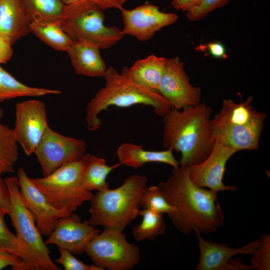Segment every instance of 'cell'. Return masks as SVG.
Returning a JSON list of instances; mask_svg holds the SVG:
<instances>
[{
    "instance_id": "obj_1",
    "label": "cell",
    "mask_w": 270,
    "mask_h": 270,
    "mask_svg": "<svg viewBox=\"0 0 270 270\" xmlns=\"http://www.w3.org/2000/svg\"><path fill=\"white\" fill-rule=\"evenodd\" d=\"M188 168H173L168 180L158 186L174 211L168 217L175 228L184 235L192 230L215 232L222 224L224 215L217 193L196 186L190 180Z\"/></svg>"
},
{
    "instance_id": "obj_2",
    "label": "cell",
    "mask_w": 270,
    "mask_h": 270,
    "mask_svg": "<svg viewBox=\"0 0 270 270\" xmlns=\"http://www.w3.org/2000/svg\"><path fill=\"white\" fill-rule=\"evenodd\" d=\"M213 112L204 102L181 110L170 109L164 116V146L181 153L180 166L189 168L204 160L214 143L210 125Z\"/></svg>"
},
{
    "instance_id": "obj_3",
    "label": "cell",
    "mask_w": 270,
    "mask_h": 270,
    "mask_svg": "<svg viewBox=\"0 0 270 270\" xmlns=\"http://www.w3.org/2000/svg\"><path fill=\"white\" fill-rule=\"evenodd\" d=\"M128 67L124 66L119 72L113 66L107 68L104 76V87L90 100L86 108V121L91 131L98 130L102 124L98 115L110 106L128 108L144 104L153 108L154 112L164 116L174 108L157 90L143 87L130 76Z\"/></svg>"
},
{
    "instance_id": "obj_4",
    "label": "cell",
    "mask_w": 270,
    "mask_h": 270,
    "mask_svg": "<svg viewBox=\"0 0 270 270\" xmlns=\"http://www.w3.org/2000/svg\"><path fill=\"white\" fill-rule=\"evenodd\" d=\"M254 98L242 102L224 100L218 113L210 120L213 137L236 152L256 150L259 146L266 114L256 110Z\"/></svg>"
},
{
    "instance_id": "obj_5",
    "label": "cell",
    "mask_w": 270,
    "mask_h": 270,
    "mask_svg": "<svg viewBox=\"0 0 270 270\" xmlns=\"http://www.w3.org/2000/svg\"><path fill=\"white\" fill-rule=\"evenodd\" d=\"M147 182L146 176L134 174L116 188L98 191L90 200L88 223L123 231L138 215L140 198Z\"/></svg>"
},
{
    "instance_id": "obj_6",
    "label": "cell",
    "mask_w": 270,
    "mask_h": 270,
    "mask_svg": "<svg viewBox=\"0 0 270 270\" xmlns=\"http://www.w3.org/2000/svg\"><path fill=\"white\" fill-rule=\"evenodd\" d=\"M104 10L90 0H80L66 5L58 24L72 40L108 49L124 34L120 28L104 24Z\"/></svg>"
},
{
    "instance_id": "obj_7",
    "label": "cell",
    "mask_w": 270,
    "mask_h": 270,
    "mask_svg": "<svg viewBox=\"0 0 270 270\" xmlns=\"http://www.w3.org/2000/svg\"><path fill=\"white\" fill-rule=\"evenodd\" d=\"M4 181L10 196L9 216L26 254L24 270H60L50 258V251L36 228L34 217L20 197L18 176L8 177Z\"/></svg>"
},
{
    "instance_id": "obj_8",
    "label": "cell",
    "mask_w": 270,
    "mask_h": 270,
    "mask_svg": "<svg viewBox=\"0 0 270 270\" xmlns=\"http://www.w3.org/2000/svg\"><path fill=\"white\" fill-rule=\"evenodd\" d=\"M84 155L81 159L68 162L47 176L31 178L48 202L55 208L71 214L84 202L92 200V193L84 190L82 186Z\"/></svg>"
},
{
    "instance_id": "obj_9",
    "label": "cell",
    "mask_w": 270,
    "mask_h": 270,
    "mask_svg": "<svg viewBox=\"0 0 270 270\" xmlns=\"http://www.w3.org/2000/svg\"><path fill=\"white\" fill-rule=\"evenodd\" d=\"M122 232L104 228L90 241L84 252L94 265L104 270H129L138 264L140 248L128 242Z\"/></svg>"
},
{
    "instance_id": "obj_10",
    "label": "cell",
    "mask_w": 270,
    "mask_h": 270,
    "mask_svg": "<svg viewBox=\"0 0 270 270\" xmlns=\"http://www.w3.org/2000/svg\"><path fill=\"white\" fill-rule=\"evenodd\" d=\"M86 148L84 141L64 136L48 126L34 154L45 176L68 162L81 159Z\"/></svg>"
},
{
    "instance_id": "obj_11",
    "label": "cell",
    "mask_w": 270,
    "mask_h": 270,
    "mask_svg": "<svg viewBox=\"0 0 270 270\" xmlns=\"http://www.w3.org/2000/svg\"><path fill=\"white\" fill-rule=\"evenodd\" d=\"M48 126L46 108L42 102L31 100L16 103L14 133L28 156L34 153Z\"/></svg>"
},
{
    "instance_id": "obj_12",
    "label": "cell",
    "mask_w": 270,
    "mask_h": 270,
    "mask_svg": "<svg viewBox=\"0 0 270 270\" xmlns=\"http://www.w3.org/2000/svg\"><path fill=\"white\" fill-rule=\"evenodd\" d=\"M158 91L177 110L198 105L201 100V88L190 83L184 63L178 56L167 58Z\"/></svg>"
},
{
    "instance_id": "obj_13",
    "label": "cell",
    "mask_w": 270,
    "mask_h": 270,
    "mask_svg": "<svg viewBox=\"0 0 270 270\" xmlns=\"http://www.w3.org/2000/svg\"><path fill=\"white\" fill-rule=\"evenodd\" d=\"M124 35L134 36L145 42L150 39L162 28L176 22L178 16L172 12H164L152 4H146L135 8L120 10Z\"/></svg>"
},
{
    "instance_id": "obj_14",
    "label": "cell",
    "mask_w": 270,
    "mask_h": 270,
    "mask_svg": "<svg viewBox=\"0 0 270 270\" xmlns=\"http://www.w3.org/2000/svg\"><path fill=\"white\" fill-rule=\"evenodd\" d=\"M236 152L216 140L208 158L201 163L188 168L190 180L196 186L208 188L216 193L224 190H236L237 186L225 185L222 180L226 164Z\"/></svg>"
},
{
    "instance_id": "obj_15",
    "label": "cell",
    "mask_w": 270,
    "mask_h": 270,
    "mask_svg": "<svg viewBox=\"0 0 270 270\" xmlns=\"http://www.w3.org/2000/svg\"><path fill=\"white\" fill-rule=\"evenodd\" d=\"M198 238L200 256L196 270H241L253 269L250 265L231 260L238 254H252L260 244V238L238 248H230L225 243L204 240L200 233L195 232Z\"/></svg>"
},
{
    "instance_id": "obj_16",
    "label": "cell",
    "mask_w": 270,
    "mask_h": 270,
    "mask_svg": "<svg viewBox=\"0 0 270 270\" xmlns=\"http://www.w3.org/2000/svg\"><path fill=\"white\" fill-rule=\"evenodd\" d=\"M17 176L20 197L24 206L32 214L38 230L41 234L50 236L59 219L70 214L51 205L23 168L18 169Z\"/></svg>"
},
{
    "instance_id": "obj_17",
    "label": "cell",
    "mask_w": 270,
    "mask_h": 270,
    "mask_svg": "<svg viewBox=\"0 0 270 270\" xmlns=\"http://www.w3.org/2000/svg\"><path fill=\"white\" fill-rule=\"evenodd\" d=\"M96 227L88 220L82 222L77 214L71 213L59 219L45 243L82 255L90 241L100 233Z\"/></svg>"
},
{
    "instance_id": "obj_18",
    "label": "cell",
    "mask_w": 270,
    "mask_h": 270,
    "mask_svg": "<svg viewBox=\"0 0 270 270\" xmlns=\"http://www.w3.org/2000/svg\"><path fill=\"white\" fill-rule=\"evenodd\" d=\"M100 50L94 46L73 40L66 52L76 74L92 77H104L107 68Z\"/></svg>"
},
{
    "instance_id": "obj_19",
    "label": "cell",
    "mask_w": 270,
    "mask_h": 270,
    "mask_svg": "<svg viewBox=\"0 0 270 270\" xmlns=\"http://www.w3.org/2000/svg\"><path fill=\"white\" fill-rule=\"evenodd\" d=\"M30 25L20 0H0V34L12 45L30 32Z\"/></svg>"
},
{
    "instance_id": "obj_20",
    "label": "cell",
    "mask_w": 270,
    "mask_h": 270,
    "mask_svg": "<svg viewBox=\"0 0 270 270\" xmlns=\"http://www.w3.org/2000/svg\"><path fill=\"white\" fill-rule=\"evenodd\" d=\"M172 150L152 151L144 149L141 145L122 143L118 148L116 156L121 164L132 168H140L148 162H160L171 166L173 168L179 167V162Z\"/></svg>"
},
{
    "instance_id": "obj_21",
    "label": "cell",
    "mask_w": 270,
    "mask_h": 270,
    "mask_svg": "<svg viewBox=\"0 0 270 270\" xmlns=\"http://www.w3.org/2000/svg\"><path fill=\"white\" fill-rule=\"evenodd\" d=\"M166 62L167 58H165L150 54L135 62L130 68H128V73L139 85L158 91Z\"/></svg>"
},
{
    "instance_id": "obj_22",
    "label": "cell",
    "mask_w": 270,
    "mask_h": 270,
    "mask_svg": "<svg viewBox=\"0 0 270 270\" xmlns=\"http://www.w3.org/2000/svg\"><path fill=\"white\" fill-rule=\"evenodd\" d=\"M84 166L82 176V186L86 190L104 191L109 189L106 182L108 176L118 167L120 162L109 166L105 160L90 154H84Z\"/></svg>"
},
{
    "instance_id": "obj_23",
    "label": "cell",
    "mask_w": 270,
    "mask_h": 270,
    "mask_svg": "<svg viewBox=\"0 0 270 270\" xmlns=\"http://www.w3.org/2000/svg\"><path fill=\"white\" fill-rule=\"evenodd\" d=\"M20 2L30 22L58 24L66 6L61 0H20Z\"/></svg>"
},
{
    "instance_id": "obj_24",
    "label": "cell",
    "mask_w": 270,
    "mask_h": 270,
    "mask_svg": "<svg viewBox=\"0 0 270 270\" xmlns=\"http://www.w3.org/2000/svg\"><path fill=\"white\" fill-rule=\"evenodd\" d=\"M57 90L32 87L18 80L0 66V103L19 97L40 96L50 94H58Z\"/></svg>"
},
{
    "instance_id": "obj_25",
    "label": "cell",
    "mask_w": 270,
    "mask_h": 270,
    "mask_svg": "<svg viewBox=\"0 0 270 270\" xmlns=\"http://www.w3.org/2000/svg\"><path fill=\"white\" fill-rule=\"evenodd\" d=\"M30 30L42 41L56 50L66 52L73 42L58 23L32 22H30Z\"/></svg>"
},
{
    "instance_id": "obj_26",
    "label": "cell",
    "mask_w": 270,
    "mask_h": 270,
    "mask_svg": "<svg viewBox=\"0 0 270 270\" xmlns=\"http://www.w3.org/2000/svg\"><path fill=\"white\" fill-rule=\"evenodd\" d=\"M138 215L142 217V222L134 226L132 232L136 242L152 240L164 232L166 224L162 214L144 208L139 210Z\"/></svg>"
},
{
    "instance_id": "obj_27",
    "label": "cell",
    "mask_w": 270,
    "mask_h": 270,
    "mask_svg": "<svg viewBox=\"0 0 270 270\" xmlns=\"http://www.w3.org/2000/svg\"><path fill=\"white\" fill-rule=\"evenodd\" d=\"M18 156L13 130L0 122V172H14Z\"/></svg>"
},
{
    "instance_id": "obj_28",
    "label": "cell",
    "mask_w": 270,
    "mask_h": 270,
    "mask_svg": "<svg viewBox=\"0 0 270 270\" xmlns=\"http://www.w3.org/2000/svg\"><path fill=\"white\" fill-rule=\"evenodd\" d=\"M140 206L160 214L170 215L174 208L168 202L158 186L146 187L140 200Z\"/></svg>"
},
{
    "instance_id": "obj_29",
    "label": "cell",
    "mask_w": 270,
    "mask_h": 270,
    "mask_svg": "<svg viewBox=\"0 0 270 270\" xmlns=\"http://www.w3.org/2000/svg\"><path fill=\"white\" fill-rule=\"evenodd\" d=\"M5 214L0 212V250H4L19 256L24 262L26 254L16 235L12 233L4 222Z\"/></svg>"
},
{
    "instance_id": "obj_30",
    "label": "cell",
    "mask_w": 270,
    "mask_h": 270,
    "mask_svg": "<svg viewBox=\"0 0 270 270\" xmlns=\"http://www.w3.org/2000/svg\"><path fill=\"white\" fill-rule=\"evenodd\" d=\"M262 242L252 254L250 266L253 269L269 270L270 269V234L260 235Z\"/></svg>"
},
{
    "instance_id": "obj_31",
    "label": "cell",
    "mask_w": 270,
    "mask_h": 270,
    "mask_svg": "<svg viewBox=\"0 0 270 270\" xmlns=\"http://www.w3.org/2000/svg\"><path fill=\"white\" fill-rule=\"evenodd\" d=\"M230 0H202L196 6L187 12L186 17L191 21L204 18L216 8L227 4Z\"/></svg>"
},
{
    "instance_id": "obj_32",
    "label": "cell",
    "mask_w": 270,
    "mask_h": 270,
    "mask_svg": "<svg viewBox=\"0 0 270 270\" xmlns=\"http://www.w3.org/2000/svg\"><path fill=\"white\" fill-rule=\"evenodd\" d=\"M60 256L56 262L62 264L65 270H104L94 264L88 265L76 258L72 252L64 248H58Z\"/></svg>"
},
{
    "instance_id": "obj_33",
    "label": "cell",
    "mask_w": 270,
    "mask_h": 270,
    "mask_svg": "<svg viewBox=\"0 0 270 270\" xmlns=\"http://www.w3.org/2000/svg\"><path fill=\"white\" fill-rule=\"evenodd\" d=\"M11 266V270H24V262L18 256L8 252L0 250V270Z\"/></svg>"
},
{
    "instance_id": "obj_34",
    "label": "cell",
    "mask_w": 270,
    "mask_h": 270,
    "mask_svg": "<svg viewBox=\"0 0 270 270\" xmlns=\"http://www.w3.org/2000/svg\"><path fill=\"white\" fill-rule=\"evenodd\" d=\"M0 172V212L9 215L11 204L10 196L6 184Z\"/></svg>"
},
{
    "instance_id": "obj_35",
    "label": "cell",
    "mask_w": 270,
    "mask_h": 270,
    "mask_svg": "<svg viewBox=\"0 0 270 270\" xmlns=\"http://www.w3.org/2000/svg\"><path fill=\"white\" fill-rule=\"evenodd\" d=\"M198 48L200 50H207L216 58H224L226 57L225 48L220 42H211L206 45L200 46Z\"/></svg>"
},
{
    "instance_id": "obj_36",
    "label": "cell",
    "mask_w": 270,
    "mask_h": 270,
    "mask_svg": "<svg viewBox=\"0 0 270 270\" xmlns=\"http://www.w3.org/2000/svg\"><path fill=\"white\" fill-rule=\"evenodd\" d=\"M12 46L8 38L0 34V64H6L11 58Z\"/></svg>"
},
{
    "instance_id": "obj_37",
    "label": "cell",
    "mask_w": 270,
    "mask_h": 270,
    "mask_svg": "<svg viewBox=\"0 0 270 270\" xmlns=\"http://www.w3.org/2000/svg\"><path fill=\"white\" fill-rule=\"evenodd\" d=\"M202 0H172V4L174 8L188 12L198 5Z\"/></svg>"
},
{
    "instance_id": "obj_38",
    "label": "cell",
    "mask_w": 270,
    "mask_h": 270,
    "mask_svg": "<svg viewBox=\"0 0 270 270\" xmlns=\"http://www.w3.org/2000/svg\"><path fill=\"white\" fill-rule=\"evenodd\" d=\"M93 2L102 10H105L109 8H122L126 0H90Z\"/></svg>"
},
{
    "instance_id": "obj_39",
    "label": "cell",
    "mask_w": 270,
    "mask_h": 270,
    "mask_svg": "<svg viewBox=\"0 0 270 270\" xmlns=\"http://www.w3.org/2000/svg\"><path fill=\"white\" fill-rule=\"evenodd\" d=\"M66 5L69 4L80 0H61Z\"/></svg>"
},
{
    "instance_id": "obj_40",
    "label": "cell",
    "mask_w": 270,
    "mask_h": 270,
    "mask_svg": "<svg viewBox=\"0 0 270 270\" xmlns=\"http://www.w3.org/2000/svg\"><path fill=\"white\" fill-rule=\"evenodd\" d=\"M4 112L2 109L0 108V118L3 116Z\"/></svg>"
}]
</instances>
